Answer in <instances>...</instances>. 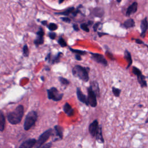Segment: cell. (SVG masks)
Segmentation results:
<instances>
[{"instance_id": "obj_1", "label": "cell", "mask_w": 148, "mask_h": 148, "mask_svg": "<svg viewBox=\"0 0 148 148\" xmlns=\"http://www.w3.org/2000/svg\"><path fill=\"white\" fill-rule=\"evenodd\" d=\"M24 115V106L22 105H18L12 112L7 115V119L8 122L13 125L20 123Z\"/></svg>"}, {"instance_id": "obj_2", "label": "cell", "mask_w": 148, "mask_h": 148, "mask_svg": "<svg viewBox=\"0 0 148 148\" xmlns=\"http://www.w3.org/2000/svg\"><path fill=\"white\" fill-rule=\"evenodd\" d=\"M87 68L83 67L79 65H77L72 69L73 76L79 78L84 82H87L89 79Z\"/></svg>"}, {"instance_id": "obj_3", "label": "cell", "mask_w": 148, "mask_h": 148, "mask_svg": "<svg viewBox=\"0 0 148 148\" xmlns=\"http://www.w3.org/2000/svg\"><path fill=\"white\" fill-rule=\"evenodd\" d=\"M37 119H38V114L36 111L32 110L28 113L25 118L23 126L25 130L28 131L30 130L34 126Z\"/></svg>"}, {"instance_id": "obj_4", "label": "cell", "mask_w": 148, "mask_h": 148, "mask_svg": "<svg viewBox=\"0 0 148 148\" xmlns=\"http://www.w3.org/2000/svg\"><path fill=\"white\" fill-rule=\"evenodd\" d=\"M132 72H133L134 75L137 76V81H138L140 86L142 88L147 87V81L146 80V77L143 75L142 71L139 68H138L137 67H133Z\"/></svg>"}, {"instance_id": "obj_5", "label": "cell", "mask_w": 148, "mask_h": 148, "mask_svg": "<svg viewBox=\"0 0 148 148\" xmlns=\"http://www.w3.org/2000/svg\"><path fill=\"white\" fill-rule=\"evenodd\" d=\"M53 134V130L52 128L48 129V130L43 133L39 137L38 139L36 141L35 148H39L41 146L45 144V142L49 139L50 137Z\"/></svg>"}, {"instance_id": "obj_6", "label": "cell", "mask_w": 148, "mask_h": 148, "mask_svg": "<svg viewBox=\"0 0 148 148\" xmlns=\"http://www.w3.org/2000/svg\"><path fill=\"white\" fill-rule=\"evenodd\" d=\"M47 92L48 98L54 101H59L61 100L64 95L63 93H60L57 88L54 87L47 90Z\"/></svg>"}, {"instance_id": "obj_7", "label": "cell", "mask_w": 148, "mask_h": 148, "mask_svg": "<svg viewBox=\"0 0 148 148\" xmlns=\"http://www.w3.org/2000/svg\"><path fill=\"white\" fill-rule=\"evenodd\" d=\"M87 100L89 104L92 107H96L97 105L96 94L95 93V92L92 90V88L90 86L89 88H87Z\"/></svg>"}, {"instance_id": "obj_8", "label": "cell", "mask_w": 148, "mask_h": 148, "mask_svg": "<svg viewBox=\"0 0 148 148\" xmlns=\"http://www.w3.org/2000/svg\"><path fill=\"white\" fill-rule=\"evenodd\" d=\"M100 126L97 120H95L92 122L89 126V131L92 138H96V135L98 131Z\"/></svg>"}, {"instance_id": "obj_9", "label": "cell", "mask_w": 148, "mask_h": 148, "mask_svg": "<svg viewBox=\"0 0 148 148\" xmlns=\"http://www.w3.org/2000/svg\"><path fill=\"white\" fill-rule=\"evenodd\" d=\"M90 53L91 55V57H92V59H93L95 61H96L98 63L104 65V66L107 65V64H108L107 61L103 55L99 54V53H92V52H90Z\"/></svg>"}, {"instance_id": "obj_10", "label": "cell", "mask_w": 148, "mask_h": 148, "mask_svg": "<svg viewBox=\"0 0 148 148\" xmlns=\"http://www.w3.org/2000/svg\"><path fill=\"white\" fill-rule=\"evenodd\" d=\"M140 28L141 30L140 36L142 37V38H145L146 36V33L148 30V20L147 17H145L141 20L140 24Z\"/></svg>"}, {"instance_id": "obj_11", "label": "cell", "mask_w": 148, "mask_h": 148, "mask_svg": "<svg viewBox=\"0 0 148 148\" xmlns=\"http://www.w3.org/2000/svg\"><path fill=\"white\" fill-rule=\"evenodd\" d=\"M138 4L137 2L135 1L132 3L131 5H130L128 8L127 9L126 12V16L127 17L130 16L131 15L135 13L138 11Z\"/></svg>"}, {"instance_id": "obj_12", "label": "cell", "mask_w": 148, "mask_h": 148, "mask_svg": "<svg viewBox=\"0 0 148 148\" xmlns=\"http://www.w3.org/2000/svg\"><path fill=\"white\" fill-rule=\"evenodd\" d=\"M36 141L35 138L28 139L23 142L18 148H32L36 145Z\"/></svg>"}, {"instance_id": "obj_13", "label": "cell", "mask_w": 148, "mask_h": 148, "mask_svg": "<svg viewBox=\"0 0 148 148\" xmlns=\"http://www.w3.org/2000/svg\"><path fill=\"white\" fill-rule=\"evenodd\" d=\"M77 97H78V99L82 102L85 104L86 105H89V102H88V100H87V98L86 97V96L83 93L82 91H81V89L78 87L77 89Z\"/></svg>"}, {"instance_id": "obj_14", "label": "cell", "mask_w": 148, "mask_h": 148, "mask_svg": "<svg viewBox=\"0 0 148 148\" xmlns=\"http://www.w3.org/2000/svg\"><path fill=\"white\" fill-rule=\"evenodd\" d=\"M124 59H126V61L127 62V66L126 67V69H128L131 66V65L133 64V59H132V56L131 53L128 50H125L124 51Z\"/></svg>"}, {"instance_id": "obj_15", "label": "cell", "mask_w": 148, "mask_h": 148, "mask_svg": "<svg viewBox=\"0 0 148 148\" xmlns=\"http://www.w3.org/2000/svg\"><path fill=\"white\" fill-rule=\"evenodd\" d=\"M64 112L68 116H72L74 114V109L72 108L71 105H69L68 102H66L63 107Z\"/></svg>"}, {"instance_id": "obj_16", "label": "cell", "mask_w": 148, "mask_h": 148, "mask_svg": "<svg viewBox=\"0 0 148 148\" xmlns=\"http://www.w3.org/2000/svg\"><path fill=\"white\" fill-rule=\"evenodd\" d=\"M123 27L126 28H133L135 26V23L134 20L132 18H128L127 20H126L122 24Z\"/></svg>"}, {"instance_id": "obj_17", "label": "cell", "mask_w": 148, "mask_h": 148, "mask_svg": "<svg viewBox=\"0 0 148 148\" xmlns=\"http://www.w3.org/2000/svg\"><path fill=\"white\" fill-rule=\"evenodd\" d=\"M54 130L56 131V136L59 137V139H62L63 137V128L62 127L57 125L54 126Z\"/></svg>"}, {"instance_id": "obj_18", "label": "cell", "mask_w": 148, "mask_h": 148, "mask_svg": "<svg viewBox=\"0 0 148 148\" xmlns=\"http://www.w3.org/2000/svg\"><path fill=\"white\" fill-rule=\"evenodd\" d=\"M5 118L3 114V112H1L0 115V131L3 132L5 129Z\"/></svg>"}, {"instance_id": "obj_19", "label": "cell", "mask_w": 148, "mask_h": 148, "mask_svg": "<svg viewBox=\"0 0 148 148\" xmlns=\"http://www.w3.org/2000/svg\"><path fill=\"white\" fill-rule=\"evenodd\" d=\"M75 9L74 7H70L68 9H67L65 11L61 12H57L55 13V15H64V16H68L71 13H73L75 12Z\"/></svg>"}, {"instance_id": "obj_20", "label": "cell", "mask_w": 148, "mask_h": 148, "mask_svg": "<svg viewBox=\"0 0 148 148\" xmlns=\"http://www.w3.org/2000/svg\"><path fill=\"white\" fill-rule=\"evenodd\" d=\"M96 140L99 142L100 143H104V139L102 136V127L101 126H100V128L98 130V131L96 135Z\"/></svg>"}, {"instance_id": "obj_21", "label": "cell", "mask_w": 148, "mask_h": 148, "mask_svg": "<svg viewBox=\"0 0 148 148\" xmlns=\"http://www.w3.org/2000/svg\"><path fill=\"white\" fill-rule=\"evenodd\" d=\"M104 13V10L100 8H94L92 11V15L96 17H101Z\"/></svg>"}, {"instance_id": "obj_22", "label": "cell", "mask_w": 148, "mask_h": 148, "mask_svg": "<svg viewBox=\"0 0 148 148\" xmlns=\"http://www.w3.org/2000/svg\"><path fill=\"white\" fill-rule=\"evenodd\" d=\"M90 87L92 88V90H93L95 92V93L96 94V95L98 96H99V92H100V90H99L98 83L97 82H93L91 85Z\"/></svg>"}, {"instance_id": "obj_23", "label": "cell", "mask_w": 148, "mask_h": 148, "mask_svg": "<svg viewBox=\"0 0 148 148\" xmlns=\"http://www.w3.org/2000/svg\"><path fill=\"white\" fill-rule=\"evenodd\" d=\"M61 55H63V53L61 52L58 53V54L53 59V60H52V64H54V63H57L60 61V57L61 56Z\"/></svg>"}, {"instance_id": "obj_24", "label": "cell", "mask_w": 148, "mask_h": 148, "mask_svg": "<svg viewBox=\"0 0 148 148\" xmlns=\"http://www.w3.org/2000/svg\"><path fill=\"white\" fill-rule=\"evenodd\" d=\"M44 42V38H41V37H38L36 40H34V44L36 46H38L39 45L43 44Z\"/></svg>"}, {"instance_id": "obj_25", "label": "cell", "mask_w": 148, "mask_h": 148, "mask_svg": "<svg viewBox=\"0 0 148 148\" xmlns=\"http://www.w3.org/2000/svg\"><path fill=\"white\" fill-rule=\"evenodd\" d=\"M69 50L72 52V53H76L78 55H83V54H86V52L85 51H82V50H78V49H73L71 48H69Z\"/></svg>"}, {"instance_id": "obj_26", "label": "cell", "mask_w": 148, "mask_h": 148, "mask_svg": "<svg viewBox=\"0 0 148 148\" xmlns=\"http://www.w3.org/2000/svg\"><path fill=\"white\" fill-rule=\"evenodd\" d=\"M112 92L114 94V96L116 97H119L121 93V90L119 89H118L116 87H112Z\"/></svg>"}, {"instance_id": "obj_27", "label": "cell", "mask_w": 148, "mask_h": 148, "mask_svg": "<svg viewBox=\"0 0 148 148\" xmlns=\"http://www.w3.org/2000/svg\"><path fill=\"white\" fill-rule=\"evenodd\" d=\"M23 53L24 57H28L29 55V50L27 45H25L23 48Z\"/></svg>"}, {"instance_id": "obj_28", "label": "cell", "mask_w": 148, "mask_h": 148, "mask_svg": "<svg viewBox=\"0 0 148 148\" xmlns=\"http://www.w3.org/2000/svg\"><path fill=\"white\" fill-rule=\"evenodd\" d=\"M48 27V28H49L50 31H52L56 30L57 29V28H58L57 25L54 24V23H50Z\"/></svg>"}, {"instance_id": "obj_29", "label": "cell", "mask_w": 148, "mask_h": 148, "mask_svg": "<svg viewBox=\"0 0 148 148\" xmlns=\"http://www.w3.org/2000/svg\"><path fill=\"white\" fill-rule=\"evenodd\" d=\"M58 43L63 48L66 47L67 46V42H65V41L63 38H59V40H58Z\"/></svg>"}, {"instance_id": "obj_30", "label": "cell", "mask_w": 148, "mask_h": 148, "mask_svg": "<svg viewBox=\"0 0 148 148\" xmlns=\"http://www.w3.org/2000/svg\"><path fill=\"white\" fill-rule=\"evenodd\" d=\"M59 81L61 83V84L63 85H68L69 84V81L68 79H65L64 78L60 77L59 78Z\"/></svg>"}, {"instance_id": "obj_31", "label": "cell", "mask_w": 148, "mask_h": 148, "mask_svg": "<svg viewBox=\"0 0 148 148\" xmlns=\"http://www.w3.org/2000/svg\"><path fill=\"white\" fill-rule=\"evenodd\" d=\"M81 29H82L83 31L87 32H89L90 31V30L88 27V24H86V23H82L81 24Z\"/></svg>"}, {"instance_id": "obj_32", "label": "cell", "mask_w": 148, "mask_h": 148, "mask_svg": "<svg viewBox=\"0 0 148 148\" xmlns=\"http://www.w3.org/2000/svg\"><path fill=\"white\" fill-rule=\"evenodd\" d=\"M44 34H45L44 31L42 28H40L39 31H38L36 32V35L38 36V37H41V38H44Z\"/></svg>"}, {"instance_id": "obj_33", "label": "cell", "mask_w": 148, "mask_h": 148, "mask_svg": "<svg viewBox=\"0 0 148 148\" xmlns=\"http://www.w3.org/2000/svg\"><path fill=\"white\" fill-rule=\"evenodd\" d=\"M132 40H135V42L137 44H138V45H145V46H146L147 48H148V45H146L143 41H142L141 40H140V39H138V38H137V39H135V38H132Z\"/></svg>"}, {"instance_id": "obj_34", "label": "cell", "mask_w": 148, "mask_h": 148, "mask_svg": "<svg viewBox=\"0 0 148 148\" xmlns=\"http://www.w3.org/2000/svg\"><path fill=\"white\" fill-rule=\"evenodd\" d=\"M49 38L51 39V40H54L56 38V34L55 32H49V34H48Z\"/></svg>"}, {"instance_id": "obj_35", "label": "cell", "mask_w": 148, "mask_h": 148, "mask_svg": "<svg viewBox=\"0 0 148 148\" xmlns=\"http://www.w3.org/2000/svg\"><path fill=\"white\" fill-rule=\"evenodd\" d=\"M52 146V143L51 142H49L47 143H45V145H44L43 146H41L39 148H50Z\"/></svg>"}, {"instance_id": "obj_36", "label": "cell", "mask_w": 148, "mask_h": 148, "mask_svg": "<svg viewBox=\"0 0 148 148\" xmlns=\"http://www.w3.org/2000/svg\"><path fill=\"white\" fill-rule=\"evenodd\" d=\"M61 19L64 22H66V23H71V19L68 17H61Z\"/></svg>"}, {"instance_id": "obj_37", "label": "cell", "mask_w": 148, "mask_h": 148, "mask_svg": "<svg viewBox=\"0 0 148 148\" xmlns=\"http://www.w3.org/2000/svg\"><path fill=\"white\" fill-rule=\"evenodd\" d=\"M100 24V22H98V23H96V24H94V25L93 26V29H94V31H97V28L98 27V26H99Z\"/></svg>"}, {"instance_id": "obj_38", "label": "cell", "mask_w": 148, "mask_h": 148, "mask_svg": "<svg viewBox=\"0 0 148 148\" xmlns=\"http://www.w3.org/2000/svg\"><path fill=\"white\" fill-rule=\"evenodd\" d=\"M45 60L46 61H50L51 60V53H49L47 56L45 58Z\"/></svg>"}, {"instance_id": "obj_39", "label": "cell", "mask_w": 148, "mask_h": 148, "mask_svg": "<svg viewBox=\"0 0 148 148\" xmlns=\"http://www.w3.org/2000/svg\"><path fill=\"white\" fill-rule=\"evenodd\" d=\"M73 28L75 31H78L79 30V27H78V26L77 24H73Z\"/></svg>"}, {"instance_id": "obj_40", "label": "cell", "mask_w": 148, "mask_h": 148, "mask_svg": "<svg viewBox=\"0 0 148 148\" xmlns=\"http://www.w3.org/2000/svg\"><path fill=\"white\" fill-rule=\"evenodd\" d=\"M75 59L78 60V61H81L82 60V58H81V56L80 55H78V54H76L75 56Z\"/></svg>"}, {"instance_id": "obj_41", "label": "cell", "mask_w": 148, "mask_h": 148, "mask_svg": "<svg viewBox=\"0 0 148 148\" xmlns=\"http://www.w3.org/2000/svg\"><path fill=\"white\" fill-rule=\"evenodd\" d=\"M98 36H99L100 37H101V36H102L103 35H108V34H106V33H103V32H98Z\"/></svg>"}, {"instance_id": "obj_42", "label": "cell", "mask_w": 148, "mask_h": 148, "mask_svg": "<svg viewBox=\"0 0 148 148\" xmlns=\"http://www.w3.org/2000/svg\"><path fill=\"white\" fill-rule=\"evenodd\" d=\"M41 23L44 26H46L47 25V21H42Z\"/></svg>"}, {"instance_id": "obj_43", "label": "cell", "mask_w": 148, "mask_h": 148, "mask_svg": "<svg viewBox=\"0 0 148 148\" xmlns=\"http://www.w3.org/2000/svg\"><path fill=\"white\" fill-rule=\"evenodd\" d=\"M41 80H42L43 82L45 81V79H44V77H41Z\"/></svg>"}, {"instance_id": "obj_44", "label": "cell", "mask_w": 148, "mask_h": 148, "mask_svg": "<svg viewBox=\"0 0 148 148\" xmlns=\"http://www.w3.org/2000/svg\"><path fill=\"white\" fill-rule=\"evenodd\" d=\"M63 2H64V1L63 0V1H60L59 2V4H61V3H63Z\"/></svg>"}, {"instance_id": "obj_45", "label": "cell", "mask_w": 148, "mask_h": 148, "mask_svg": "<svg viewBox=\"0 0 148 148\" xmlns=\"http://www.w3.org/2000/svg\"><path fill=\"white\" fill-rule=\"evenodd\" d=\"M145 123H148V119H147V120H146V122H145Z\"/></svg>"}, {"instance_id": "obj_46", "label": "cell", "mask_w": 148, "mask_h": 148, "mask_svg": "<svg viewBox=\"0 0 148 148\" xmlns=\"http://www.w3.org/2000/svg\"><path fill=\"white\" fill-rule=\"evenodd\" d=\"M117 2H118V3H121V2H122V1H121V0H120V1H117Z\"/></svg>"}]
</instances>
